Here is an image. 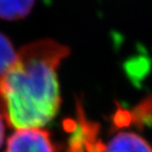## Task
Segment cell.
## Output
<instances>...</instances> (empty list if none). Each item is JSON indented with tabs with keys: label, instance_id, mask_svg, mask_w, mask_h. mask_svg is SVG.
<instances>
[{
	"label": "cell",
	"instance_id": "cell-1",
	"mask_svg": "<svg viewBox=\"0 0 152 152\" xmlns=\"http://www.w3.org/2000/svg\"><path fill=\"white\" fill-rule=\"evenodd\" d=\"M69 52L51 39L28 43L17 52L0 78V115L9 126L41 128L56 116L61 104L57 68Z\"/></svg>",
	"mask_w": 152,
	"mask_h": 152
},
{
	"label": "cell",
	"instance_id": "cell-2",
	"mask_svg": "<svg viewBox=\"0 0 152 152\" xmlns=\"http://www.w3.org/2000/svg\"><path fill=\"white\" fill-rule=\"evenodd\" d=\"M4 152H57V148L47 130L24 128L10 136Z\"/></svg>",
	"mask_w": 152,
	"mask_h": 152
},
{
	"label": "cell",
	"instance_id": "cell-3",
	"mask_svg": "<svg viewBox=\"0 0 152 152\" xmlns=\"http://www.w3.org/2000/svg\"><path fill=\"white\" fill-rule=\"evenodd\" d=\"M104 152H152V147L135 133L121 132L108 142Z\"/></svg>",
	"mask_w": 152,
	"mask_h": 152
},
{
	"label": "cell",
	"instance_id": "cell-4",
	"mask_svg": "<svg viewBox=\"0 0 152 152\" xmlns=\"http://www.w3.org/2000/svg\"><path fill=\"white\" fill-rule=\"evenodd\" d=\"M35 0H0V18L18 20L26 17L32 11Z\"/></svg>",
	"mask_w": 152,
	"mask_h": 152
},
{
	"label": "cell",
	"instance_id": "cell-5",
	"mask_svg": "<svg viewBox=\"0 0 152 152\" xmlns=\"http://www.w3.org/2000/svg\"><path fill=\"white\" fill-rule=\"evenodd\" d=\"M17 53L9 38L0 32V78L7 72L16 59Z\"/></svg>",
	"mask_w": 152,
	"mask_h": 152
},
{
	"label": "cell",
	"instance_id": "cell-6",
	"mask_svg": "<svg viewBox=\"0 0 152 152\" xmlns=\"http://www.w3.org/2000/svg\"><path fill=\"white\" fill-rule=\"evenodd\" d=\"M4 119L0 115V148L3 145V140H4Z\"/></svg>",
	"mask_w": 152,
	"mask_h": 152
}]
</instances>
